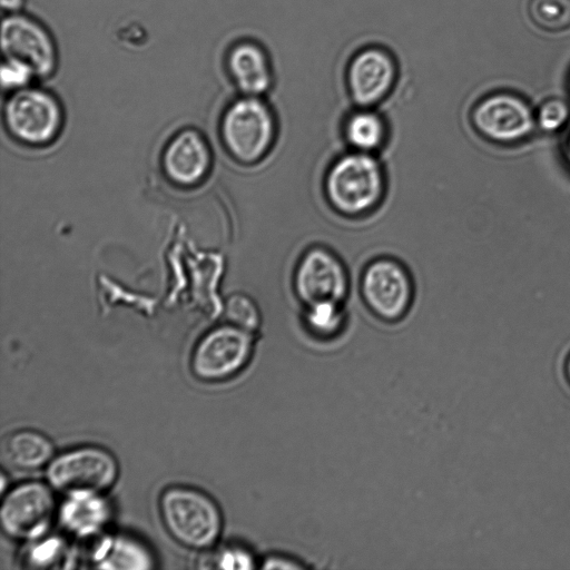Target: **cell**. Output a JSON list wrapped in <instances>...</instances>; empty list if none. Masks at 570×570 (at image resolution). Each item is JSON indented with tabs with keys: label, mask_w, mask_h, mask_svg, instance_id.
Listing matches in <instances>:
<instances>
[{
	"label": "cell",
	"mask_w": 570,
	"mask_h": 570,
	"mask_svg": "<svg viewBox=\"0 0 570 570\" xmlns=\"http://www.w3.org/2000/svg\"><path fill=\"white\" fill-rule=\"evenodd\" d=\"M324 184L328 203L336 212L357 216L382 200L385 177L375 155L351 150L331 165Z\"/></svg>",
	"instance_id": "6da1fadb"
},
{
	"label": "cell",
	"mask_w": 570,
	"mask_h": 570,
	"mask_svg": "<svg viewBox=\"0 0 570 570\" xmlns=\"http://www.w3.org/2000/svg\"><path fill=\"white\" fill-rule=\"evenodd\" d=\"M159 511L170 537L179 544L205 550L218 540L223 519L217 504L205 493L186 487L165 490Z\"/></svg>",
	"instance_id": "7a4b0ae2"
},
{
	"label": "cell",
	"mask_w": 570,
	"mask_h": 570,
	"mask_svg": "<svg viewBox=\"0 0 570 570\" xmlns=\"http://www.w3.org/2000/svg\"><path fill=\"white\" fill-rule=\"evenodd\" d=\"M219 135L233 159L252 165L263 159L273 146L275 118L261 97L242 95L222 115Z\"/></svg>",
	"instance_id": "3957f363"
},
{
	"label": "cell",
	"mask_w": 570,
	"mask_h": 570,
	"mask_svg": "<svg viewBox=\"0 0 570 570\" xmlns=\"http://www.w3.org/2000/svg\"><path fill=\"white\" fill-rule=\"evenodd\" d=\"M3 120L17 141L40 147L51 144L59 136L63 126V110L50 91L30 85L9 92Z\"/></svg>",
	"instance_id": "277c9868"
},
{
	"label": "cell",
	"mask_w": 570,
	"mask_h": 570,
	"mask_svg": "<svg viewBox=\"0 0 570 570\" xmlns=\"http://www.w3.org/2000/svg\"><path fill=\"white\" fill-rule=\"evenodd\" d=\"M117 476L116 459L97 446H82L55 455L46 466L48 484L66 497L102 494Z\"/></svg>",
	"instance_id": "5b68a950"
},
{
	"label": "cell",
	"mask_w": 570,
	"mask_h": 570,
	"mask_svg": "<svg viewBox=\"0 0 570 570\" xmlns=\"http://www.w3.org/2000/svg\"><path fill=\"white\" fill-rule=\"evenodd\" d=\"M254 345V333L228 323L217 326L197 343L190 360L191 371L206 382L230 379L248 364Z\"/></svg>",
	"instance_id": "8992f818"
},
{
	"label": "cell",
	"mask_w": 570,
	"mask_h": 570,
	"mask_svg": "<svg viewBox=\"0 0 570 570\" xmlns=\"http://www.w3.org/2000/svg\"><path fill=\"white\" fill-rule=\"evenodd\" d=\"M56 513L52 488L38 481L20 483L2 498L0 523L16 540H38L46 534Z\"/></svg>",
	"instance_id": "52a82bcc"
},
{
	"label": "cell",
	"mask_w": 570,
	"mask_h": 570,
	"mask_svg": "<svg viewBox=\"0 0 570 570\" xmlns=\"http://www.w3.org/2000/svg\"><path fill=\"white\" fill-rule=\"evenodd\" d=\"M1 49L3 58L28 65L37 79L49 78L58 66V50L51 32L39 20L22 11L3 17Z\"/></svg>",
	"instance_id": "ba28073f"
},
{
	"label": "cell",
	"mask_w": 570,
	"mask_h": 570,
	"mask_svg": "<svg viewBox=\"0 0 570 570\" xmlns=\"http://www.w3.org/2000/svg\"><path fill=\"white\" fill-rule=\"evenodd\" d=\"M361 293L376 317L395 322L410 308L413 285L406 269L399 262L383 257L365 267L361 277Z\"/></svg>",
	"instance_id": "9c48e42d"
},
{
	"label": "cell",
	"mask_w": 570,
	"mask_h": 570,
	"mask_svg": "<svg viewBox=\"0 0 570 570\" xmlns=\"http://www.w3.org/2000/svg\"><path fill=\"white\" fill-rule=\"evenodd\" d=\"M348 284V275L342 261L323 247L308 249L295 269V292L305 305L322 301L344 303Z\"/></svg>",
	"instance_id": "30bf717a"
},
{
	"label": "cell",
	"mask_w": 570,
	"mask_h": 570,
	"mask_svg": "<svg viewBox=\"0 0 570 570\" xmlns=\"http://www.w3.org/2000/svg\"><path fill=\"white\" fill-rule=\"evenodd\" d=\"M474 128L495 142H514L529 136L535 117L529 105L514 95L494 94L482 99L473 109Z\"/></svg>",
	"instance_id": "8fae6325"
},
{
	"label": "cell",
	"mask_w": 570,
	"mask_h": 570,
	"mask_svg": "<svg viewBox=\"0 0 570 570\" xmlns=\"http://www.w3.org/2000/svg\"><path fill=\"white\" fill-rule=\"evenodd\" d=\"M161 167L176 186L199 185L212 167V151L206 138L191 128L176 132L164 148Z\"/></svg>",
	"instance_id": "7c38bea8"
},
{
	"label": "cell",
	"mask_w": 570,
	"mask_h": 570,
	"mask_svg": "<svg viewBox=\"0 0 570 570\" xmlns=\"http://www.w3.org/2000/svg\"><path fill=\"white\" fill-rule=\"evenodd\" d=\"M395 66L387 52L368 48L358 52L350 63L347 85L352 99L360 107H372L391 90Z\"/></svg>",
	"instance_id": "4fadbf2b"
},
{
	"label": "cell",
	"mask_w": 570,
	"mask_h": 570,
	"mask_svg": "<svg viewBox=\"0 0 570 570\" xmlns=\"http://www.w3.org/2000/svg\"><path fill=\"white\" fill-rule=\"evenodd\" d=\"M226 68L236 88L245 96L262 97L272 86V70L266 53L256 43L242 41L232 47Z\"/></svg>",
	"instance_id": "5bb4252c"
},
{
	"label": "cell",
	"mask_w": 570,
	"mask_h": 570,
	"mask_svg": "<svg viewBox=\"0 0 570 570\" xmlns=\"http://www.w3.org/2000/svg\"><path fill=\"white\" fill-rule=\"evenodd\" d=\"M111 510L102 494L66 497L58 511L61 527L70 534L87 538L109 522Z\"/></svg>",
	"instance_id": "9a60e30c"
},
{
	"label": "cell",
	"mask_w": 570,
	"mask_h": 570,
	"mask_svg": "<svg viewBox=\"0 0 570 570\" xmlns=\"http://www.w3.org/2000/svg\"><path fill=\"white\" fill-rule=\"evenodd\" d=\"M53 456L51 441L37 431H16L9 434L2 443V460L16 471L40 470L46 468Z\"/></svg>",
	"instance_id": "2e32d148"
},
{
	"label": "cell",
	"mask_w": 570,
	"mask_h": 570,
	"mask_svg": "<svg viewBox=\"0 0 570 570\" xmlns=\"http://www.w3.org/2000/svg\"><path fill=\"white\" fill-rule=\"evenodd\" d=\"M94 562L100 569L141 570L154 567L147 547L127 535L104 540L94 553Z\"/></svg>",
	"instance_id": "e0dca14e"
},
{
	"label": "cell",
	"mask_w": 570,
	"mask_h": 570,
	"mask_svg": "<svg viewBox=\"0 0 570 570\" xmlns=\"http://www.w3.org/2000/svg\"><path fill=\"white\" fill-rule=\"evenodd\" d=\"M343 136L351 150L375 155L386 141L387 126L372 107H360L347 116Z\"/></svg>",
	"instance_id": "ac0fdd59"
},
{
	"label": "cell",
	"mask_w": 570,
	"mask_h": 570,
	"mask_svg": "<svg viewBox=\"0 0 570 570\" xmlns=\"http://www.w3.org/2000/svg\"><path fill=\"white\" fill-rule=\"evenodd\" d=\"M303 321L312 335L320 338L334 337L346 322L343 302L322 301L305 305Z\"/></svg>",
	"instance_id": "d6986e66"
},
{
	"label": "cell",
	"mask_w": 570,
	"mask_h": 570,
	"mask_svg": "<svg viewBox=\"0 0 570 570\" xmlns=\"http://www.w3.org/2000/svg\"><path fill=\"white\" fill-rule=\"evenodd\" d=\"M529 14L544 30H564L570 27V0H531Z\"/></svg>",
	"instance_id": "ffe728a7"
},
{
	"label": "cell",
	"mask_w": 570,
	"mask_h": 570,
	"mask_svg": "<svg viewBox=\"0 0 570 570\" xmlns=\"http://www.w3.org/2000/svg\"><path fill=\"white\" fill-rule=\"evenodd\" d=\"M224 315L228 324L254 334L262 323V314L257 303L244 293L232 294L226 299Z\"/></svg>",
	"instance_id": "44dd1931"
},
{
	"label": "cell",
	"mask_w": 570,
	"mask_h": 570,
	"mask_svg": "<svg viewBox=\"0 0 570 570\" xmlns=\"http://www.w3.org/2000/svg\"><path fill=\"white\" fill-rule=\"evenodd\" d=\"M35 79H37V77L28 65L16 59L3 58L1 66V83L4 90L12 92L26 88L32 85Z\"/></svg>",
	"instance_id": "7402d4cb"
},
{
	"label": "cell",
	"mask_w": 570,
	"mask_h": 570,
	"mask_svg": "<svg viewBox=\"0 0 570 570\" xmlns=\"http://www.w3.org/2000/svg\"><path fill=\"white\" fill-rule=\"evenodd\" d=\"M569 116L568 105L563 100L554 98L541 105L535 116V122L542 130L554 132L566 125Z\"/></svg>",
	"instance_id": "603a6c76"
},
{
	"label": "cell",
	"mask_w": 570,
	"mask_h": 570,
	"mask_svg": "<svg viewBox=\"0 0 570 570\" xmlns=\"http://www.w3.org/2000/svg\"><path fill=\"white\" fill-rule=\"evenodd\" d=\"M217 562L219 568L226 569H253L257 566L250 551L238 547L222 551Z\"/></svg>",
	"instance_id": "cb8c5ba5"
},
{
	"label": "cell",
	"mask_w": 570,
	"mask_h": 570,
	"mask_svg": "<svg viewBox=\"0 0 570 570\" xmlns=\"http://www.w3.org/2000/svg\"><path fill=\"white\" fill-rule=\"evenodd\" d=\"M264 569H302L304 564L289 556L269 554L261 564Z\"/></svg>",
	"instance_id": "d4e9b609"
},
{
	"label": "cell",
	"mask_w": 570,
	"mask_h": 570,
	"mask_svg": "<svg viewBox=\"0 0 570 570\" xmlns=\"http://www.w3.org/2000/svg\"><path fill=\"white\" fill-rule=\"evenodd\" d=\"M24 2L26 0H1V8L6 14L21 12Z\"/></svg>",
	"instance_id": "484cf974"
},
{
	"label": "cell",
	"mask_w": 570,
	"mask_h": 570,
	"mask_svg": "<svg viewBox=\"0 0 570 570\" xmlns=\"http://www.w3.org/2000/svg\"><path fill=\"white\" fill-rule=\"evenodd\" d=\"M564 372H566V376L570 383V354L569 356L567 357V361H566V366H564Z\"/></svg>",
	"instance_id": "4316f807"
},
{
	"label": "cell",
	"mask_w": 570,
	"mask_h": 570,
	"mask_svg": "<svg viewBox=\"0 0 570 570\" xmlns=\"http://www.w3.org/2000/svg\"><path fill=\"white\" fill-rule=\"evenodd\" d=\"M566 148H567V155H568V158L570 159V136H569V138H568V141H567V146H566Z\"/></svg>",
	"instance_id": "83f0119b"
}]
</instances>
